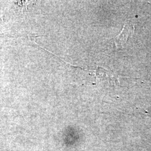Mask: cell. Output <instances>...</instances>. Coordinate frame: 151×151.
<instances>
[{
	"mask_svg": "<svg viewBox=\"0 0 151 151\" xmlns=\"http://www.w3.org/2000/svg\"><path fill=\"white\" fill-rule=\"evenodd\" d=\"M134 30V27H132L130 24H125L123 29L120 34L114 39V42L116 44L117 48H121L123 44L125 43L127 40L129 38Z\"/></svg>",
	"mask_w": 151,
	"mask_h": 151,
	"instance_id": "6da1fadb",
	"label": "cell"
}]
</instances>
